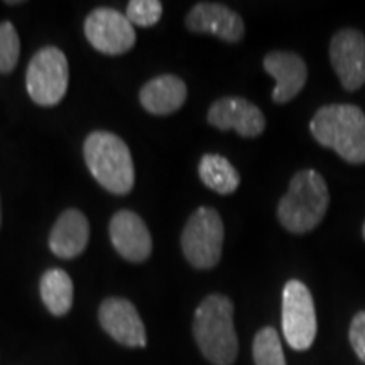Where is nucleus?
<instances>
[{
  "label": "nucleus",
  "instance_id": "obj_1",
  "mask_svg": "<svg viewBox=\"0 0 365 365\" xmlns=\"http://www.w3.org/2000/svg\"><path fill=\"white\" fill-rule=\"evenodd\" d=\"M309 130L323 148L350 164L365 163V113L357 105L330 103L318 108Z\"/></svg>",
  "mask_w": 365,
  "mask_h": 365
},
{
  "label": "nucleus",
  "instance_id": "obj_2",
  "mask_svg": "<svg viewBox=\"0 0 365 365\" xmlns=\"http://www.w3.org/2000/svg\"><path fill=\"white\" fill-rule=\"evenodd\" d=\"M193 335L205 359L213 365H232L239 354L234 327V303L223 294H210L195 312Z\"/></svg>",
  "mask_w": 365,
  "mask_h": 365
},
{
  "label": "nucleus",
  "instance_id": "obj_3",
  "mask_svg": "<svg viewBox=\"0 0 365 365\" xmlns=\"http://www.w3.org/2000/svg\"><path fill=\"white\" fill-rule=\"evenodd\" d=\"M330 205L325 178L314 170H301L293 176L287 193L277 207L279 223L291 234H307L317 228Z\"/></svg>",
  "mask_w": 365,
  "mask_h": 365
},
{
  "label": "nucleus",
  "instance_id": "obj_4",
  "mask_svg": "<svg viewBox=\"0 0 365 365\" xmlns=\"http://www.w3.org/2000/svg\"><path fill=\"white\" fill-rule=\"evenodd\" d=\"M85 163L91 175L113 195H127L134 188V163L130 150L112 132L95 130L83 145Z\"/></svg>",
  "mask_w": 365,
  "mask_h": 365
},
{
  "label": "nucleus",
  "instance_id": "obj_5",
  "mask_svg": "<svg viewBox=\"0 0 365 365\" xmlns=\"http://www.w3.org/2000/svg\"><path fill=\"white\" fill-rule=\"evenodd\" d=\"M225 228L215 208L202 207L190 217L181 235L185 257L196 269H212L222 259Z\"/></svg>",
  "mask_w": 365,
  "mask_h": 365
},
{
  "label": "nucleus",
  "instance_id": "obj_6",
  "mask_svg": "<svg viewBox=\"0 0 365 365\" xmlns=\"http://www.w3.org/2000/svg\"><path fill=\"white\" fill-rule=\"evenodd\" d=\"M70 66L65 53L54 46L39 49L31 59L26 73L29 97L41 107H53L66 95Z\"/></svg>",
  "mask_w": 365,
  "mask_h": 365
},
{
  "label": "nucleus",
  "instance_id": "obj_7",
  "mask_svg": "<svg viewBox=\"0 0 365 365\" xmlns=\"http://www.w3.org/2000/svg\"><path fill=\"white\" fill-rule=\"evenodd\" d=\"M317 331V312L308 286L298 279L287 281L282 289V333L287 345L299 352L308 350Z\"/></svg>",
  "mask_w": 365,
  "mask_h": 365
},
{
  "label": "nucleus",
  "instance_id": "obj_8",
  "mask_svg": "<svg viewBox=\"0 0 365 365\" xmlns=\"http://www.w3.org/2000/svg\"><path fill=\"white\" fill-rule=\"evenodd\" d=\"M85 36L103 54H124L135 44V31L127 16L115 9L100 7L85 21Z\"/></svg>",
  "mask_w": 365,
  "mask_h": 365
},
{
  "label": "nucleus",
  "instance_id": "obj_9",
  "mask_svg": "<svg viewBox=\"0 0 365 365\" xmlns=\"http://www.w3.org/2000/svg\"><path fill=\"white\" fill-rule=\"evenodd\" d=\"M330 61L341 86L355 91L365 83V36L357 29H340L330 43Z\"/></svg>",
  "mask_w": 365,
  "mask_h": 365
},
{
  "label": "nucleus",
  "instance_id": "obj_10",
  "mask_svg": "<svg viewBox=\"0 0 365 365\" xmlns=\"http://www.w3.org/2000/svg\"><path fill=\"white\" fill-rule=\"evenodd\" d=\"M208 124L220 130H235L242 137H257L266 129V117L249 100L225 97L210 107Z\"/></svg>",
  "mask_w": 365,
  "mask_h": 365
},
{
  "label": "nucleus",
  "instance_id": "obj_11",
  "mask_svg": "<svg viewBox=\"0 0 365 365\" xmlns=\"http://www.w3.org/2000/svg\"><path fill=\"white\" fill-rule=\"evenodd\" d=\"M100 325L113 340L130 349H143L148 344L143 319L130 301L108 298L100 304Z\"/></svg>",
  "mask_w": 365,
  "mask_h": 365
},
{
  "label": "nucleus",
  "instance_id": "obj_12",
  "mask_svg": "<svg viewBox=\"0 0 365 365\" xmlns=\"http://www.w3.org/2000/svg\"><path fill=\"white\" fill-rule=\"evenodd\" d=\"M186 27L191 33L212 34L227 43H239L245 26L242 17L230 7L215 2H200L186 16Z\"/></svg>",
  "mask_w": 365,
  "mask_h": 365
},
{
  "label": "nucleus",
  "instance_id": "obj_13",
  "mask_svg": "<svg viewBox=\"0 0 365 365\" xmlns=\"http://www.w3.org/2000/svg\"><path fill=\"white\" fill-rule=\"evenodd\" d=\"M110 240L122 257L144 262L153 252V239L143 218L130 210H120L110 220Z\"/></svg>",
  "mask_w": 365,
  "mask_h": 365
},
{
  "label": "nucleus",
  "instance_id": "obj_14",
  "mask_svg": "<svg viewBox=\"0 0 365 365\" xmlns=\"http://www.w3.org/2000/svg\"><path fill=\"white\" fill-rule=\"evenodd\" d=\"M264 70L276 80L272 100L276 103L291 102L304 88L308 80L307 61L291 51H272L264 58Z\"/></svg>",
  "mask_w": 365,
  "mask_h": 365
},
{
  "label": "nucleus",
  "instance_id": "obj_15",
  "mask_svg": "<svg viewBox=\"0 0 365 365\" xmlns=\"http://www.w3.org/2000/svg\"><path fill=\"white\" fill-rule=\"evenodd\" d=\"M90 239L88 220L80 210L63 212L49 234V249L59 259H73L86 249Z\"/></svg>",
  "mask_w": 365,
  "mask_h": 365
},
{
  "label": "nucleus",
  "instance_id": "obj_16",
  "mask_svg": "<svg viewBox=\"0 0 365 365\" xmlns=\"http://www.w3.org/2000/svg\"><path fill=\"white\" fill-rule=\"evenodd\" d=\"M186 85L175 75H163L148 81L140 90V103L153 115H170L186 102Z\"/></svg>",
  "mask_w": 365,
  "mask_h": 365
},
{
  "label": "nucleus",
  "instance_id": "obj_17",
  "mask_svg": "<svg viewBox=\"0 0 365 365\" xmlns=\"http://www.w3.org/2000/svg\"><path fill=\"white\" fill-rule=\"evenodd\" d=\"M41 298L44 307L54 317H63L71 309L73 304V282L63 269H49L41 277Z\"/></svg>",
  "mask_w": 365,
  "mask_h": 365
},
{
  "label": "nucleus",
  "instance_id": "obj_18",
  "mask_svg": "<svg viewBox=\"0 0 365 365\" xmlns=\"http://www.w3.org/2000/svg\"><path fill=\"white\" fill-rule=\"evenodd\" d=\"M198 175L203 185L218 195H232L239 188L240 175L230 161L218 154H207L198 166Z\"/></svg>",
  "mask_w": 365,
  "mask_h": 365
},
{
  "label": "nucleus",
  "instance_id": "obj_19",
  "mask_svg": "<svg viewBox=\"0 0 365 365\" xmlns=\"http://www.w3.org/2000/svg\"><path fill=\"white\" fill-rule=\"evenodd\" d=\"M252 354L255 365H286L279 333L272 327L261 328L255 333Z\"/></svg>",
  "mask_w": 365,
  "mask_h": 365
},
{
  "label": "nucleus",
  "instance_id": "obj_20",
  "mask_svg": "<svg viewBox=\"0 0 365 365\" xmlns=\"http://www.w3.org/2000/svg\"><path fill=\"white\" fill-rule=\"evenodd\" d=\"M21 53L19 34L12 22H0V75H9L17 66Z\"/></svg>",
  "mask_w": 365,
  "mask_h": 365
},
{
  "label": "nucleus",
  "instance_id": "obj_21",
  "mask_svg": "<svg viewBox=\"0 0 365 365\" xmlns=\"http://www.w3.org/2000/svg\"><path fill=\"white\" fill-rule=\"evenodd\" d=\"M163 14V4L159 0H132L127 6V19L130 24L150 27L158 24Z\"/></svg>",
  "mask_w": 365,
  "mask_h": 365
},
{
  "label": "nucleus",
  "instance_id": "obj_22",
  "mask_svg": "<svg viewBox=\"0 0 365 365\" xmlns=\"http://www.w3.org/2000/svg\"><path fill=\"white\" fill-rule=\"evenodd\" d=\"M349 340L355 355L365 364V312H359L352 318L349 328Z\"/></svg>",
  "mask_w": 365,
  "mask_h": 365
},
{
  "label": "nucleus",
  "instance_id": "obj_23",
  "mask_svg": "<svg viewBox=\"0 0 365 365\" xmlns=\"http://www.w3.org/2000/svg\"><path fill=\"white\" fill-rule=\"evenodd\" d=\"M362 235H364V239H365V222H364V227H362Z\"/></svg>",
  "mask_w": 365,
  "mask_h": 365
},
{
  "label": "nucleus",
  "instance_id": "obj_24",
  "mask_svg": "<svg viewBox=\"0 0 365 365\" xmlns=\"http://www.w3.org/2000/svg\"><path fill=\"white\" fill-rule=\"evenodd\" d=\"M0 223H2V212H0Z\"/></svg>",
  "mask_w": 365,
  "mask_h": 365
}]
</instances>
